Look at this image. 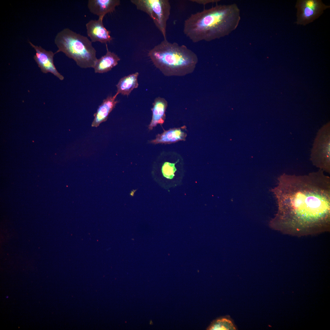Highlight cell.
Returning a JSON list of instances; mask_svg holds the SVG:
<instances>
[{
  "label": "cell",
  "instance_id": "obj_14",
  "mask_svg": "<svg viewBox=\"0 0 330 330\" xmlns=\"http://www.w3.org/2000/svg\"><path fill=\"white\" fill-rule=\"evenodd\" d=\"M139 73L136 72L120 79L116 85V93L128 96L134 89L138 87Z\"/></svg>",
  "mask_w": 330,
  "mask_h": 330
},
{
  "label": "cell",
  "instance_id": "obj_3",
  "mask_svg": "<svg viewBox=\"0 0 330 330\" xmlns=\"http://www.w3.org/2000/svg\"><path fill=\"white\" fill-rule=\"evenodd\" d=\"M156 67L167 76H184L192 73L198 62L196 53L184 45L164 39L148 53Z\"/></svg>",
  "mask_w": 330,
  "mask_h": 330
},
{
  "label": "cell",
  "instance_id": "obj_13",
  "mask_svg": "<svg viewBox=\"0 0 330 330\" xmlns=\"http://www.w3.org/2000/svg\"><path fill=\"white\" fill-rule=\"evenodd\" d=\"M167 105V101L163 98L158 97L155 99L151 109L152 114L148 127L149 130H152L158 124L163 123L166 118L165 112Z\"/></svg>",
  "mask_w": 330,
  "mask_h": 330
},
{
  "label": "cell",
  "instance_id": "obj_15",
  "mask_svg": "<svg viewBox=\"0 0 330 330\" xmlns=\"http://www.w3.org/2000/svg\"><path fill=\"white\" fill-rule=\"evenodd\" d=\"M211 330H233L236 328L232 321L229 319L223 318L216 320L211 325L209 328Z\"/></svg>",
  "mask_w": 330,
  "mask_h": 330
},
{
  "label": "cell",
  "instance_id": "obj_8",
  "mask_svg": "<svg viewBox=\"0 0 330 330\" xmlns=\"http://www.w3.org/2000/svg\"><path fill=\"white\" fill-rule=\"evenodd\" d=\"M104 17H99L97 20H91L86 24L87 34L92 42H97L107 44L112 40L110 32L104 26Z\"/></svg>",
  "mask_w": 330,
  "mask_h": 330
},
{
  "label": "cell",
  "instance_id": "obj_11",
  "mask_svg": "<svg viewBox=\"0 0 330 330\" xmlns=\"http://www.w3.org/2000/svg\"><path fill=\"white\" fill-rule=\"evenodd\" d=\"M186 128V127L184 126L164 131L162 134H157L156 138L150 141V142L155 144H170L180 141H185L187 135L185 132Z\"/></svg>",
  "mask_w": 330,
  "mask_h": 330
},
{
  "label": "cell",
  "instance_id": "obj_12",
  "mask_svg": "<svg viewBox=\"0 0 330 330\" xmlns=\"http://www.w3.org/2000/svg\"><path fill=\"white\" fill-rule=\"evenodd\" d=\"M106 46L105 54L97 59L93 68L95 73H103L109 71L118 64L120 60L116 54L108 50L107 44Z\"/></svg>",
  "mask_w": 330,
  "mask_h": 330
},
{
  "label": "cell",
  "instance_id": "obj_6",
  "mask_svg": "<svg viewBox=\"0 0 330 330\" xmlns=\"http://www.w3.org/2000/svg\"><path fill=\"white\" fill-rule=\"evenodd\" d=\"M297 9V24L306 25L318 18L330 6L324 4L321 0H298Z\"/></svg>",
  "mask_w": 330,
  "mask_h": 330
},
{
  "label": "cell",
  "instance_id": "obj_2",
  "mask_svg": "<svg viewBox=\"0 0 330 330\" xmlns=\"http://www.w3.org/2000/svg\"><path fill=\"white\" fill-rule=\"evenodd\" d=\"M240 19L236 4L217 5L191 15L184 22L183 31L193 43L210 42L229 35Z\"/></svg>",
  "mask_w": 330,
  "mask_h": 330
},
{
  "label": "cell",
  "instance_id": "obj_4",
  "mask_svg": "<svg viewBox=\"0 0 330 330\" xmlns=\"http://www.w3.org/2000/svg\"><path fill=\"white\" fill-rule=\"evenodd\" d=\"M54 42L58 48L55 54L64 53L81 68H94L97 59V51L86 36L65 28L57 34Z\"/></svg>",
  "mask_w": 330,
  "mask_h": 330
},
{
  "label": "cell",
  "instance_id": "obj_1",
  "mask_svg": "<svg viewBox=\"0 0 330 330\" xmlns=\"http://www.w3.org/2000/svg\"><path fill=\"white\" fill-rule=\"evenodd\" d=\"M272 189L278 211L272 223L282 232L297 235L328 230L330 178L320 170L308 175L284 174Z\"/></svg>",
  "mask_w": 330,
  "mask_h": 330
},
{
  "label": "cell",
  "instance_id": "obj_17",
  "mask_svg": "<svg viewBox=\"0 0 330 330\" xmlns=\"http://www.w3.org/2000/svg\"><path fill=\"white\" fill-rule=\"evenodd\" d=\"M192 2L199 4L206 5L210 3H217L219 2V0H191Z\"/></svg>",
  "mask_w": 330,
  "mask_h": 330
},
{
  "label": "cell",
  "instance_id": "obj_9",
  "mask_svg": "<svg viewBox=\"0 0 330 330\" xmlns=\"http://www.w3.org/2000/svg\"><path fill=\"white\" fill-rule=\"evenodd\" d=\"M118 95L116 93L113 96L108 95L103 100L102 103L99 106L97 112L94 115V119L92 123V127H97L101 123L107 120L109 114L119 102L116 100Z\"/></svg>",
  "mask_w": 330,
  "mask_h": 330
},
{
  "label": "cell",
  "instance_id": "obj_10",
  "mask_svg": "<svg viewBox=\"0 0 330 330\" xmlns=\"http://www.w3.org/2000/svg\"><path fill=\"white\" fill-rule=\"evenodd\" d=\"M120 4L119 0H89L87 7L92 14L104 17L107 14L114 12Z\"/></svg>",
  "mask_w": 330,
  "mask_h": 330
},
{
  "label": "cell",
  "instance_id": "obj_7",
  "mask_svg": "<svg viewBox=\"0 0 330 330\" xmlns=\"http://www.w3.org/2000/svg\"><path fill=\"white\" fill-rule=\"evenodd\" d=\"M28 42L35 51L34 59L42 72L44 73H50L60 80H63L64 77L57 71L54 64L53 57L55 53L51 51L47 50L40 46L35 45L30 41Z\"/></svg>",
  "mask_w": 330,
  "mask_h": 330
},
{
  "label": "cell",
  "instance_id": "obj_16",
  "mask_svg": "<svg viewBox=\"0 0 330 330\" xmlns=\"http://www.w3.org/2000/svg\"><path fill=\"white\" fill-rule=\"evenodd\" d=\"M178 161L175 163L166 162L164 163L162 167V171L164 177L170 179L173 178L174 176V173L176 170L175 165Z\"/></svg>",
  "mask_w": 330,
  "mask_h": 330
},
{
  "label": "cell",
  "instance_id": "obj_5",
  "mask_svg": "<svg viewBox=\"0 0 330 330\" xmlns=\"http://www.w3.org/2000/svg\"><path fill=\"white\" fill-rule=\"evenodd\" d=\"M137 9L147 14L152 20L164 39L167 36V23L170 13L168 0H131Z\"/></svg>",
  "mask_w": 330,
  "mask_h": 330
}]
</instances>
